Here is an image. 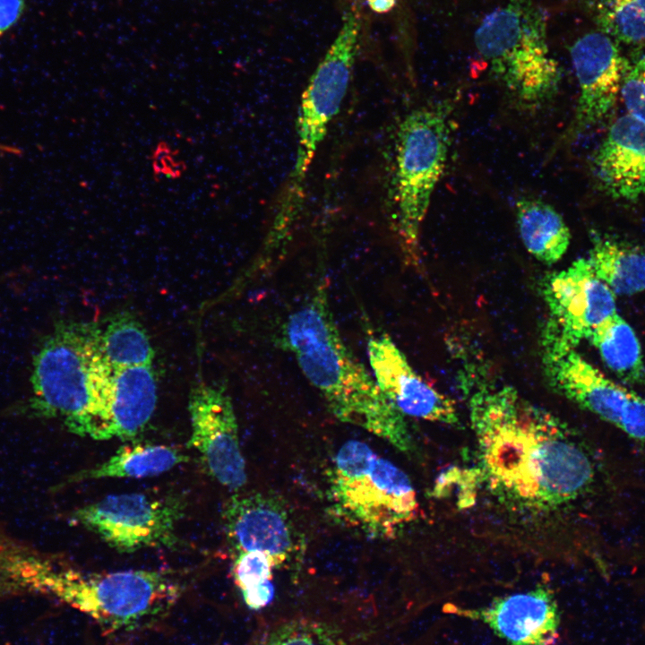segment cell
Returning <instances> with one entry per match:
<instances>
[{"mask_svg": "<svg viewBox=\"0 0 645 645\" xmlns=\"http://www.w3.org/2000/svg\"><path fill=\"white\" fill-rule=\"evenodd\" d=\"M480 475L500 499L530 511L577 499L594 477L567 425L513 387L464 377Z\"/></svg>", "mask_w": 645, "mask_h": 645, "instance_id": "cell-1", "label": "cell"}, {"mask_svg": "<svg viewBox=\"0 0 645 645\" xmlns=\"http://www.w3.org/2000/svg\"><path fill=\"white\" fill-rule=\"evenodd\" d=\"M278 343L294 356L302 374L336 418L384 439L401 452L412 451L405 416L344 342L324 280L288 315Z\"/></svg>", "mask_w": 645, "mask_h": 645, "instance_id": "cell-2", "label": "cell"}, {"mask_svg": "<svg viewBox=\"0 0 645 645\" xmlns=\"http://www.w3.org/2000/svg\"><path fill=\"white\" fill-rule=\"evenodd\" d=\"M22 593L49 596L91 618L107 633H131L159 623L181 598L172 572L125 570L86 573L37 554L21 580Z\"/></svg>", "mask_w": 645, "mask_h": 645, "instance_id": "cell-3", "label": "cell"}, {"mask_svg": "<svg viewBox=\"0 0 645 645\" xmlns=\"http://www.w3.org/2000/svg\"><path fill=\"white\" fill-rule=\"evenodd\" d=\"M111 371L100 351L99 322H59L33 357L29 408L90 437L98 391Z\"/></svg>", "mask_w": 645, "mask_h": 645, "instance_id": "cell-4", "label": "cell"}, {"mask_svg": "<svg viewBox=\"0 0 645 645\" xmlns=\"http://www.w3.org/2000/svg\"><path fill=\"white\" fill-rule=\"evenodd\" d=\"M475 45L491 74L523 108H538L555 97L562 73L552 56L546 18L530 0H509L487 14Z\"/></svg>", "mask_w": 645, "mask_h": 645, "instance_id": "cell-5", "label": "cell"}, {"mask_svg": "<svg viewBox=\"0 0 645 645\" xmlns=\"http://www.w3.org/2000/svg\"><path fill=\"white\" fill-rule=\"evenodd\" d=\"M328 476L332 513L370 537L395 538L417 515L409 477L363 442L345 443Z\"/></svg>", "mask_w": 645, "mask_h": 645, "instance_id": "cell-6", "label": "cell"}, {"mask_svg": "<svg viewBox=\"0 0 645 645\" xmlns=\"http://www.w3.org/2000/svg\"><path fill=\"white\" fill-rule=\"evenodd\" d=\"M452 106L428 103L399 125L394 176L396 230L404 260L419 263V238L434 189L443 175L452 133Z\"/></svg>", "mask_w": 645, "mask_h": 645, "instance_id": "cell-7", "label": "cell"}, {"mask_svg": "<svg viewBox=\"0 0 645 645\" xmlns=\"http://www.w3.org/2000/svg\"><path fill=\"white\" fill-rule=\"evenodd\" d=\"M360 31L359 9L352 5L343 13L337 37L303 91L297 119L296 161L273 218L281 226L293 227L301 211L306 174L348 88Z\"/></svg>", "mask_w": 645, "mask_h": 645, "instance_id": "cell-8", "label": "cell"}, {"mask_svg": "<svg viewBox=\"0 0 645 645\" xmlns=\"http://www.w3.org/2000/svg\"><path fill=\"white\" fill-rule=\"evenodd\" d=\"M542 294L548 311L541 332L542 357L574 350L604 320L617 313L615 295L596 275L588 258L549 274Z\"/></svg>", "mask_w": 645, "mask_h": 645, "instance_id": "cell-9", "label": "cell"}, {"mask_svg": "<svg viewBox=\"0 0 645 645\" xmlns=\"http://www.w3.org/2000/svg\"><path fill=\"white\" fill-rule=\"evenodd\" d=\"M184 514L179 499L143 493L110 494L78 508L73 522L120 553L178 544L176 524Z\"/></svg>", "mask_w": 645, "mask_h": 645, "instance_id": "cell-10", "label": "cell"}, {"mask_svg": "<svg viewBox=\"0 0 645 645\" xmlns=\"http://www.w3.org/2000/svg\"><path fill=\"white\" fill-rule=\"evenodd\" d=\"M245 645H380V616L358 603L280 609Z\"/></svg>", "mask_w": 645, "mask_h": 645, "instance_id": "cell-11", "label": "cell"}, {"mask_svg": "<svg viewBox=\"0 0 645 645\" xmlns=\"http://www.w3.org/2000/svg\"><path fill=\"white\" fill-rule=\"evenodd\" d=\"M542 361L554 391L631 438L645 442V398L607 378L575 349Z\"/></svg>", "mask_w": 645, "mask_h": 645, "instance_id": "cell-12", "label": "cell"}, {"mask_svg": "<svg viewBox=\"0 0 645 645\" xmlns=\"http://www.w3.org/2000/svg\"><path fill=\"white\" fill-rule=\"evenodd\" d=\"M191 435L207 472L225 487L238 491L246 484L238 426L233 403L223 383L198 379L190 389Z\"/></svg>", "mask_w": 645, "mask_h": 645, "instance_id": "cell-13", "label": "cell"}, {"mask_svg": "<svg viewBox=\"0 0 645 645\" xmlns=\"http://www.w3.org/2000/svg\"><path fill=\"white\" fill-rule=\"evenodd\" d=\"M222 515L233 555L257 551L270 555L278 570L298 565L303 538L280 497L259 492L236 493L226 503Z\"/></svg>", "mask_w": 645, "mask_h": 645, "instance_id": "cell-14", "label": "cell"}, {"mask_svg": "<svg viewBox=\"0 0 645 645\" xmlns=\"http://www.w3.org/2000/svg\"><path fill=\"white\" fill-rule=\"evenodd\" d=\"M571 58L580 93L573 117L562 136L564 142L573 140L606 118L615 104L630 66L618 42L598 30L573 43Z\"/></svg>", "mask_w": 645, "mask_h": 645, "instance_id": "cell-15", "label": "cell"}, {"mask_svg": "<svg viewBox=\"0 0 645 645\" xmlns=\"http://www.w3.org/2000/svg\"><path fill=\"white\" fill-rule=\"evenodd\" d=\"M367 355L376 383L401 414L448 425L460 423L452 400L423 379L387 334L371 336Z\"/></svg>", "mask_w": 645, "mask_h": 645, "instance_id": "cell-16", "label": "cell"}, {"mask_svg": "<svg viewBox=\"0 0 645 645\" xmlns=\"http://www.w3.org/2000/svg\"><path fill=\"white\" fill-rule=\"evenodd\" d=\"M158 402L153 365L112 370L98 392L90 437L129 441L151 419Z\"/></svg>", "mask_w": 645, "mask_h": 645, "instance_id": "cell-17", "label": "cell"}, {"mask_svg": "<svg viewBox=\"0 0 645 645\" xmlns=\"http://www.w3.org/2000/svg\"><path fill=\"white\" fill-rule=\"evenodd\" d=\"M450 612L486 624L509 645H553L559 637L560 610L553 590L545 584L495 598L479 608L451 606Z\"/></svg>", "mask_w": 645, "mask_h": 645, "instance_id": "cell-18", "label": "cell"}, {"mask_svg": "<svg viewBox=\"0 0 645 645\" xmlns=\"http://www.w3.org/2000/svg\"><path fill=\"white\" fill-rule=\"evenodd\" d=\"M592 172L611 197L637 201L645 194V124L631 115L610 127L591 161Z\"/></svg>", "mask_w": 645, "mask_h": 645, "instance_id": "cell-19", "label": "cell"}, {"mask_svg": "<svg viewBox=\"0 0 645 645\" xmlns=\"http://www.w3.org/2000/svg\"><path fill=\"white\" fill-rule=\"evenodd\" d=\"M515 210L518 232L527 251L546 264L561 260L571 242L562 215L549 203L529 197L518 200Z\"/></svg>", "mask_w": 645, "mask_h": 645, "instance_id": "cell-20", "label": "cell"}, {"mask_svg": "<svg viewBox=\"0 0 645 645\" xmlns=\"http://www.w3.org/2000/svg\"><path fill=\"white\" fill-rule=\"evenodd\" d=\"M188 457L165 444L133 443L121 446L106 461L80 470L67 483L101 478H143L163 474Z\"/></svg>", "mask_w": 645, "mask_h": 645, "instance_id": "cell-21", "label": "cell"}, {"mask_svg": "<svg viewBox=\"0 0 645 645\" xmlns=\"http://www.w3.org/2000/svg\"><path fill=\"white\" fill-rule=\"evenodd\" d=\"M588 260L596 275L616 295L645 290V251L622 241L595 236Z\"/></svg>", "mask_w": 645, "mask_h": 645, "instance_id": "cell-22", "label": "cell"}, {"mask_svg": "<svg viewBox=\"0 0 645 645\" xmlns=\"http://www.w3.org/2000/svg\"><path fill=\"white\" fill-rule=\"evenodd\" d=\"M99 322V347L113 370L153 365L155 351L142 323L131 313L118 312Z\"/></svg>", "mask_w": 645, "mask_h": 645, "instance_id": "cell-23", "label": "cell"}, {"mask_svg": "<svg viewBox=\"0 0 645 645\" xmlns=\"http://www.w3.org/2000/svg\"><path fill=\"white\" fill-rule=\"evenodd\" d=\"M603 362L628 383L645 378L641 348L633 329L617 313L604 320L589 339Z\"/></svg>", "mask_w": 645, "mask_h": 645, "instance_id": "cell-24", "label": "cell"}, {"mask_svg": "<svg viewBox=\"0 0 645 645\" xmlns=\"http://www.w3.org/2000/svg\"><path fill=\"white\" fill-rule=\"evenodd\" d=\"M273 559L265 553L252 551L233 555L231 573L245 608L265 617L276 602Z\"/></svg>", "mask_w": 645, "mask_h": 645, "instance_id": "cell-25", "label": "cell"}, {"mask_svg": "<svg viewBox=\"0 0 645 645\" xmlns=\"http://www.w3.org/2000/svg\"><path fill=\"white\" fill-rule=\"evenodd\" d=\"M598 30L617 42L645 43V0H582Z\"/></svg>", "mask_w": 645, "mask_h": 645, "instance_id": "cell-26", "label": "cell"}, {"mask_svg": "<svg viewBox=\"0 0 645 645\" xmlns=\"http://www.w3.org/2000/svg\"><path fill=\"white\" fill-rule=\"evenodd\" d=\"M620 94L628 114L645 124V54L629 66Z\"/></svg>", "mask_w": 645, "mask_h": 645, "instance_id": "cell-27", "label": "cell"}, {"mask_svg": "<svg viewBox=\"0 0 645 645\" xmlns=\"http://www.w3.org/2000/svg\"><path fill=\"white\" fill-rule=\"evenodd\" d=\"M178 150H173L166 142L157 144L151 155L152 170L156 177L176 179L186 169L185 163L177 158Z\"/></svg>", "mask_w": 645, "mask_h": 645, "instance_id": "cell-28", "label": "cell"}, {"mask_svg": "<svg viewBox=\"0 0 645 645\" xmlns=\"http://www.w3.org/2000/svg\"><path fill=\"white\" fill-rule=\"evenodd\" d=\"M26 0H0V36L22 17Z\"/></svg>", "mask_w": 645, "mask_h": 645, "instance_id": "cell-29", "label": "cell"}, {"mask_svg": "<svg viewBox=\"0 0 645 645\" xmlns=\"http://www.w3.org/2000/svg\"><path fill=\"white\" fill-rule=\"evenodd\" d=\"M368 6L376 13H385L391 10L396 0H366Z\"/></svg>", "mask_w": 645, "mask_h": 645, "instance_id": "cell-30", "label": "cell"}]
</instances>
